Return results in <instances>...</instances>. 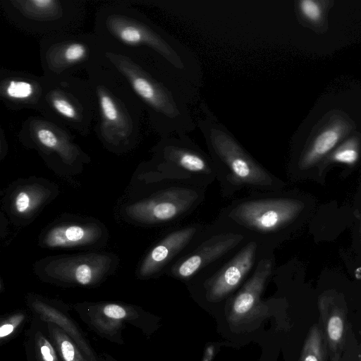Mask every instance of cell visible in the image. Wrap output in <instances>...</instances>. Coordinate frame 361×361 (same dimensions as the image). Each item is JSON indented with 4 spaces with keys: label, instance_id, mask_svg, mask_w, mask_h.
<instances>
[{
    "label": "cell",
    "instance_id": "cell-1",
    "mask_svg": "<svg viewBox=\"0 0 361 361\" xmlns=\"http://www.w3.org/2000/svg\"><path fill=\"white\" fill-rule=\"evenodd\" d=\"M104 58L126 80L147 113L151 128L161 137L192 131L188 107L168 74L173 68L152 52H123L105 47Z\"/></svg>",
    "mask_w": 361,
    "mask_h": 361
},
{
    "label": "cell",
    "instance_id": "cell-2",
    "mask_svg": "<svg viewBox=\"0 0 361 361\" xmlns=\"http://www.w3.org/2000/svg\"><path fill=\"white\" fill-rule=\"evenodd\" d=\"M86 73L95 99L94 131L109 151L121 154L139 143L145 111L126 80L103 58Z\"/></svg>",
    "mask_w": 361,
    "mask_h": 361
},
{
    "label": "cell",
    "instance_id": "cell-3",
    "mask_svg": "<svg viewBox=\"0 0 361 361\" xmlns=\"http://www.w3.org/2000/svg\"><path fill=\"white\" fill-rule=\"evenodd\" d=\"M94 25V32L106 47L157 54L181 73H188L194 61L181 43L125 1L100 6Z\"/></svg>",
    "mask_w": 361,
    "mask_h": 361
},
{
    "label": "cell",
    "instance_id": "cell-4",
    "mask_svg": "<svg viewBox=\"0 0 361 361\" xmlns=\"http://www.w3.org/2000/svg\"><path fill=\"white\" fill-rule=\"evenodd\" d=\"M305 202L278 191H252L222 208L214 223L274 250L300 218Z\"/></svg>",
    "mask_w": 361,
    "mask_h": 361
},
{
    "label": "cell",
    "instance_id": "cell-5",
    "mask_svg": "<svg viewBox=\"0 0 361 361\" xmlns=\"http://www.w3.org/2000/svg\"><path fill=\"white\" fill-rule=\"evenodd\" d=\"M197 126L214 164L222 197L231 198L245 189L250 192L282 189L283 181L260 164L223 124L204 118L198 121Z\"/></svg>",
    "mask_w": 361,
    "mask_h": 361
},
{
    "label": "cell",
    "instance_id": "cell-6",
    "mask_svg": "<svg viewBox=\"0 0 361 361\" xmlns=\"http://www.w3.org/2000/svg\"><path fill=\"white\" fill-rule=\"evenodd\" d=\"M0 7L14 27L41 38L80 31L87 13L80 0H0Z\"/></svg>",
    "mask_w": 361,
    "mask_h": 361
},
{
    "label": "cell",
    "instance_id": "cell-7",
    "mask_svg": "<svg viewBox=\"0 0 361 361\" xmlns=\"http://www.w3.org/2000/svg\"><path fill=\"white\" fill-rule=\"evenodd\" d=\"M44 77L38 112L69 130L87 136L95 118L94 95L87 78L75 75Z\"/></svg>",
    "mask_w": 361,
    "mask_h": 361
},
{
    "label": "cell",
    "instance_id": "cell-8",
    "mask_svg": "<svg viewBox=\"0 0 361 361\" xmlns=\"http://www.w3.org/2000/svg\"><path fill=\"white\" fill-rule=\"evenodd\" d=\"M152 181L173 180L207 188L216 180L214 164L187 135L161 137L152 148Z\"/></svg>",
    "mask_w": 361,
    "mask_h": 361
},
{
    "label": "cell",
    "instance_id": "cell-9",
    "mask_svg": "<svg viewBox=\"0 0 361 361\" xmlns=\"http://www.w3.org/2000/svg\"><path fill=\"white\" fill-rule=\"evenodd\" d=\"M161 181V187L126 206L125 216L140 225L171 224L190 215L205 200L206 187L180 181Z\"/></svg>",
    "mask_w": 361,
    "mask_h": 361
},
{
    "label": "cell",
    "instance_id": "cell-10",
    "mask_svg": "<svg viewBox=\"0 0 361 361\" xmlns=\"http://www.w3.org/2000/svg\"><path fill=\"white\" fill-rule=\"evenodd\" d=\"M105 44L94 32L81 31L40 39L39 59L44 75L55 78L85 72L104 58Z\"/></svg>",
    "mask_w": 361,
    "mask_h": 361
},
{
    "label": "cell",
    "instance_id": "cell-11",
    "mask_svg": "<svg viewBox=\"0 0 361 361\" xmlns=\"http://www.w3.org/2000/svg\"><path fill=\"white\" fill-rule=\"evenodd\" d=\"M118 257L104 251L48 256L34 264L43 281L59 285L92 286L114 274Z\"/></svg>",
    "mask_w": 361,
    "mask_h": 361
},
{
    "label": "cell",
    "instance_id": "cell-12",
    "mask_svg": "<svg viewBox=\"0 0 361 361\" xmlns=\"http://www.w3.org/2000/svg\"><path fill=\"white\" fill-rule=\"evenodd\" d=\"M248 240L244 235L220 228L213 222L199 242L164 274L183 281H197L231 257Z\"/></svg>",
    "mask_w": 361,
    "mask_h": 361
},
{
    "label": "cell",
    "instance_id": "cell-13",
    "mask_svg": "<svg viewBox=\"0 0 361 361\" xmlns=\"http://www.w3.org/2000/svg\"><path fill=\"white\" fill-rule=\"evenodd\" d=\"M20 142L36 150L47 162L75 168L88 163L90 157L74 141L71 130L42 116H31L22 123Z\"/></svg>",
    "mask_w": 361,
    "mask_h": 361
},
{
    "label": "cell",
    "instance_id": "cell-14",
    "mask_svg": "<svg viewBox=\"0 0 361 361\" xmlns=\"http://www.w3.org/2000/svg\"><path fill=\"white\" fill-rule=\"evenodd\" d=\"M268 250H274L249 239L231 257L194 283L200 284L207 301L220 302L240 289L254 271L261 256Z\"/></svg>",
    "mask_w": 361,
    "mask_h": 361
},
{
    "label": "cell",
    "instance_id": "cell-15",
    "mask_svg": "<svg viewBox=\"0 0 361 361\" xmlns=\"http://www.w3.org/2000/svg\"><path fill=\"white\" fill-rule=\"evenodd\" d=\"M106 227L93 217L61 216L47 226L39 237V245L48 249L95 248L107 241Z\"/></svg>",
    "mask_w": 361,
    "mask_h": 361
},
{
    "label": "cell",
    "instance_id": "cell-16",
    "mask_svg": "<svg viewBox=\"0 0 361 361\" xmlns=\"http://www.w3.org/2000/svg\"><path fill=\"white\" fill-rule=\"evenodd\" d=\"M209 224L193 223L166 233L147 252L137 267V276L147 279L164 274L176 260L201 239Z\"/></svg>",
    "mask_w": 361,
    "mask_h": 361
},
{
    "label": "cell",
    "instance_id": "cell-17",
    "mask_svg": "<svg viewBox=\"0 0 361 361\" xmlns=\"http://www.w3.org/2000/svg\"><path fill=\"white\" fill-rule=\"evenodd\" d=\"M274 250L263 254L244 284L231 301L228 322L232 325L245 324L266 316L269 306L262 301L265 286L275 271Z\"/></svg>",
    "mask_w": 361,
    "mask_h": 361
},
{
    "label": "cell",
    "instance_id": "cell-18",
    "mask_svg": "<svg viewBox=\"0 0 361 361\" xmlns=\"http://www.w3.org/2000/svg\"><path fill=\"white\" fill-rule=\"evenodd\" d=\"M351 118L341 111H331L315 126L299 155L296 167L305 171L326 158L343 140L355 131Z\"/></svg>",
    "mask_w": 361,
    "mask_h": 361
},
{
    "label": "cell",
    "instance_id": "cell-19",
    "mask_svg": "<svg viewBox=\"0 0 361 361\" xmlns=\"http://www.w3.org/2000/svg\"><path fill=\"white\" fill-rule=\"evenodd\" d=\"M45 77L32 73L2 68L0 70V99L9 110L39 111Z\"/></svg>",
    "mask_w": 361,
    "mask_h": 361
},
{
    "label": "cell",
    "instance_id": "cell-20",
    "mask_svg": "<svg viewBox=\"0 0 361 361\" xmlns=\"http://www.w3.org/2000/svg\"><path fill=\"white\" fill-rule=\"evenodd\" d=\"M7 196L6 209L10 216L19 222H28L58 194L53 183L44 178L23 180Z\"/></svg>",
    "mask_w": 361,
    "mask_h": 361
},
{
    "label": "cell",
    "instance_id": "cell-21",
    "mask_svg": "<svg viewBox=\"0 0 361 361\" xmlns=\"http://www.w3.org/2000/svg\"><path fill=\"white\" fill-rule=\"evenodd\" d=\"M319 310L322 319L324 338L331 361H340L346 334V311L330 295L319 299Z\"/></svg>",
    "mask_w": 361,
    "mask_h": 361
},
{
    "label": "cell",
    "instance_id": "cell-22",
    "mask_svg": "<svg viewBox=\"0 0 361 361\" xmlns=\"http://www.w3.org/2000/svg\"><path fill=\"white\" fill-rule=\"evenodd\" d=\"M90 317L99 331L111 334L118 331L125 320L137 317L136 311L130 306L116 303H100L92 306Z\"/></svg>",
    "mask_w": 361,
    "mask_h": 361
},
{
    "label": "cell",
    "instance_id": "cell-23",
    "mask_svg": "<svg viewBox=\"0 0 361 361\" xmlns=\"http://www.w3.org/2000/svg\"><path fill=\"white\" fill-rule=\"evenodd\" d=\"M332 0H297L294 10L299 23L317 34L329 29L328 15L334 5Z\"/></svg>",
    "mask_w": 361,
    "mask_h": 361
},
{
    "label": "cell",
    "instance_id": "cell-24",
    "mask_svg": "<svg viewBox=\"0 0 361 361\" xmlns=\"http://www.w3.org/2000/svg\"><path fill=\"white\" fill-rule=\"evenodd\" d=\"M30 305L42 320L53 323L63 330L85 354L90 361H97L92 350L76 326L66 315L37 298L32 299Z\"/></svg>",
    "mask_w": 361,
    "mask_h": 361
},
{
    "label": "cell",
    "instance_id": "cell-25",
    "mask_svg": "<svg viewBox=\"0 0 361 361\" xmlns=\"http://www.w3.org/2000/svg\"><path fill=\"white\" fill-rule=\"evenodd\" d=\"M361 150V134L353 132L343 140L326 157L330 162L353 165L359 159Z\"/></svg>",
    "mask_w": 361,
    "mask_h": 361
},
{
    "label": "cell",
    "instance_id": "cell-26",
    "mask_svg": "<svg viewBox=\"0 0 361 361\" xmlns=\"http://www.w3.org/2000/svg\"><path fill=\"white\" fill-rule=\"evenodd\" d=\"M324 333L318 325L310 329L299 361H326V350Z\"/></svg>",
    "mask_w": 361,
    "mask_h": 361
},
{
    "label": "cell",
    "instance_id": "cell-27",
    "mask_svg": "<svg viewBox=\"0 0 361 361\" xmlns=\"http://www.w3.org/2000/svg\"><path fill=\"white\" fill-rule=\"evenodd\" d=\"M48 326L63 361H86L78 345L63 330L53 323H49Z\"/></svg>",
    "mask_w": 361,
    "mask_h": 361
},
{
    "label": "cell",
    "instance_id": "cell-28",
    "mask_svg": "<svg viewBox=\"0 0 361 361\" xmlns=\"http://www.w3.org/2000/svg\"><path fill=\"white\" fill-rule=\"evenodd\" d=\"M35 344L40 361H58L53 346L41 332L35 335Z\"/></svg>",
    "mask_w": 361,
    "mask_h": 361
},
{
    "label": "cell",
    "instance_id": "cell-29",
    "mask_svg": "<svg viewBox=\"0 0 361 361\" xmlns=\"http://www.w3.org/2000/svg\"><path fill=\"white\" fill-rule=\"evenodd\" d=\"M25 319V314L18 313L4 320L0 326V338L3 340L11 335Z\"/></svg>",
    "mask_w": 361,
    "mask_h": 361
},
{
    "label": "cell",
    "instance_id": "cell-30",
    "mask_svg": "<svg viewBox=\"0 0 361 361\" xmlns=\"http://www.w3.org/2000/svg\"><path fill=\"white\" fill-rule=\"evenodd\" d=\"M214 354V348L213 345L208 346L204 350L202 361H212Z\"/></svg>",
    "mask_w": 361,
    "mask_h": 361
},
{
    "label": "cell",
    "instance_id": "cell-31",
    "mask_svg": "<svg viewBox=\"0 0 361 361\" xmlns=\"http://www.w3.org/2000/svg\"><path fill=\"white\" fill-rule=\"evenodd\" d=\"M109 361H112V360H109Z\"/></svg>",
    "mask_w": 361,
    "mask_h": 361
},
{
    "label": "cell",
    "instance_id": "cell-32",
    "mask_svg": "<svg viewBox=\"0 0 361 361\" xmlns=\"http://www.w3.org/2000/svg\"><path fill=\"white\" fill-rule=\"evenodd\" d=\"M360 361H361V359H360Z\"/></svg>",
    "mask_w": 361,
    "mask_h": 361
}]
</instances>
